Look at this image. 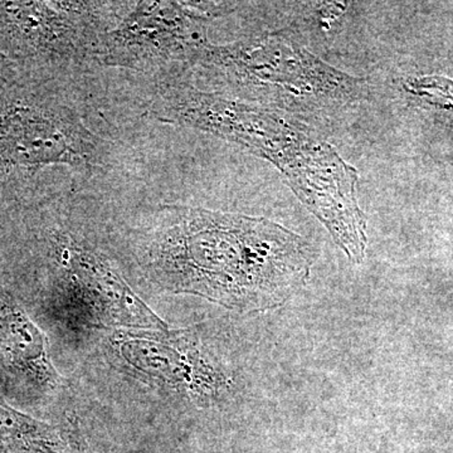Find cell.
Listing matches in <instances>:
<instances>
[{
  "mask_svg": "<svg viewBox=\"0 0 453 453\" xmlns=\"http://www.w3.org/2000/svg\"><path fill=\"white\" fill-rule=\"evenodd\" d=\"M155 249L157 275L172 290L226 308L282 305L308 281L314 247L262 217L187 210Z\"/></svg>",
  "mask_w": 453,
  "mask_h": 453,
  "instance_id": "6da1fadb",
  "label": "cell"
},
{
  "mask_svg": "<svg viewBox=\"0 0 453 453\" xmlns=\"http://www.w3.org/2000/svg\"><path fill=\"white\" fill-rule=\"evenodd\" d=\"M164 105L169 121L240 144L276 166L349 259L363 262L368 240L357 199L359 173L333 145L275 110L193 88L169 92Z\"/></svg>",
  "mask_w": 453,
  "mask_h": 453,
  "instance_id": "7a4b0ae2",
  "label": "cell"
},
{
  "mask_svg": "<svg viewBox=\"0 0 453 453\" xmlns=\"http://www.w3.org/2000/svg\"><path fill=\"white\" fill-rule=\"evenodd\" d=\"M198 64L213 68L252 100L288 112H336L368 95L365 80L327 65L281 33L208 44Z\"/></svg>",
  "mask_w": 453,
  "mask_h": 453,
  "instance_id": "3957f363",
  "label": "cell"
},
{
  "mask_svg": "<svg viewBox=\"0 0 453 453\" xmlns=\"http://www.w3.org/2000/svg\"><path fill=\"white\" fill-rule=\"evenodd\" d=\"M38 86L23 70L0 85V198L27 192L47 166L91 163V134Z\"/></svg>",
  "mask_w": 453,
  "mask_h": 453,
  "instance_id": "277c9868",
  "label": "cell"
},
{
  "mask_svg": "<svg viewBox=\"0 0 453 453\" xmlns=\"http://www.w3.org/2000/svg\"><path fill=\"white\" fill-rule=\"evenodd\" d=\"M234 3L138 2L119 26L100 38L97 52L107 65L142 67L164 62L198 64L208 46L211 20Z\"/></svg>",
  "mask_w": 453,
  "mask_h": 453,
  "instance_id": "5b68a950",
  "label": "cell"
},
{
  "mask_svg": "<svg viewBox=\"0 0 453 453\" xmlns=\"http://www.w3.org/2000/svg\"><path fill=\"white\" fill-rule=\"evenodd\" d=\"M82 2H0V44L20 70L67 58L83 47Z\"/></svg>",
  "mask_w": 453,
  "mask_h": 453,
  "instance_id": "8992f818",
  "label": "cell"
},
{
  "mask_svg": "<svg viewBox=\"0 0 453 453\" xmlns=\"http://www.w3.org/2000/svg\"><path fill=\"white\" fill-rule=\"evenodd\" d=\"M116 345L139 372L198 398L216 395L225 381L203 359L190 332L121 334Z\"/></svg>",
  "mask_w": 453,
  "mask_h": 453,
  "instance_id": "52a82bcc",
  "label": "cell"
},
{
  "mask_svg": "<svg viewBox=\"0 0 453 453\" xmlns=\"http://www.w3.org/2000/svg\"><path fill=\"white\" fill-rule=\"evenodd\" d=\"M65 262L71 275L80 303L89 308L92 320L136 329L164 332L166 324L154 314L122 279L92 253L70 250Z\"/></svg>",
  "mask_w": 453,
  "mask_h": 453,
  "instance_id": "ba28073f",
  "label": "cell"
},
{
  "mask_svg": "<svg viewBox=\"0 0 453 453\" xmlns=\"http://www.w3.org/2000/svg\"><path fill=\"white\" fill-rule=\"evenodd\" d=\"M0 360L18 380L46 390L57 383V372L40 327L9 292L0 288Z\"/></svg>",
  "mask_w": 453,
  "mask_h": 453,
  "instance_id": "9c48e42d",
  "label": "cell"
},
{
  "mask_svg": "<svg viewBox=\"0 0 453 453\" xmlns=\"http://www.w3.org/2000/svg\"><path fill=\"white\" fill-rule=\"evenodd\" d=\"M0 449L9 453H71L56 428L0 401Z\"/></svg>",
  "mask_w": 453,
  "mask_h": 453,
  "instance_id": "30bf717a",
  "label": "cell"
},
{
  "mask_svg": "<svg viewBox=\"0 0 453 453\" xmlns=\"http://www.w3.org/2000/svg\"><path fill=\"white\" fill-rule=\"evenodd\" d=\"M404 89L428 105L453 113V80L440 76L413 77L404 82Z\"/></svg>",
  "mask_w": 453,
  "mask_h": 453,
  "instance_id": "8fae6325",
  "label": "cell"
},
{
  "mask_svg": "<svg viewBox=\"0 0 453 453\" xmlns=\"http://www.w3.org/2000/svg\"><path fill=\"white\" fill-rule=\"evenodd\" d=\"M20 68L18 67L16 62L7 55L4 50H3L2 44H0V85L13 79Z\"/></svg>",
  "mask_w": 453,
  "mask_h": 453,
  "instance_id": "7c38bea8",
  "label": "cell"
},
{
  "mask_svg": "<svg viewBox=\"0 0 453 453\" xmlns=\"http://www.w3.org/2000/svg\"><path fill=\"white\" fill-rule=\"evenodd\" d=\"M88 453H95L94 451H89Z\"/></svg>",
  "mask_w": 453,
  "mask_h": 453,
  "instance_id": "4fadbf2b",
  "label": "cell"
}]
</instances>
